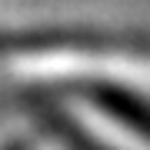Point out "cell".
<instances>
[{"mask_svg": "<svg viewBox=\"0 0 150 150\" xmlns=\"http://www.w3.org/2000/svg\"><path fill=\"white\" fill-rule=\"evenodd\" d=\"M103 103H107L120 120H127L137 134H144L150 140V107L147 103H140V100H134V97H127L120 90H107L103 93Z\"/></svg>", "mask_w": 150, "mask_h": 150, "instance_id": "cell-1", "label": "cell"}]
</instances>
